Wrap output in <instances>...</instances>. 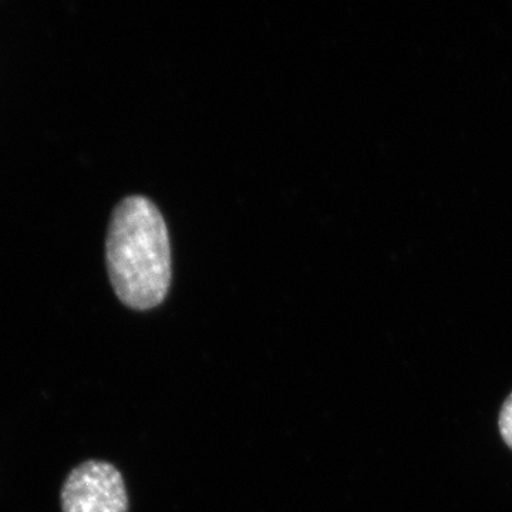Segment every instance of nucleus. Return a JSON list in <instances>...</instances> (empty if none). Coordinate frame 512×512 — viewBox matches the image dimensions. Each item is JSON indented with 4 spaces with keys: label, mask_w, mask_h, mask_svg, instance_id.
Wrapping results in <instances>:
<instances>
[{
    "label": "nucleus",
    "mask_w": 512,
    "mask_h": 512,
    "mask_svg": "<svg viewBox=\"0 0 512 512\" xmlns=\"http://www.w3.org/2000/svg\"><path fill=\"white\" fill-rule=\"evenodd\" d=\"M106 259L111 286L124 305L148 311L163 303L171 284V248L153 201L131 195L114 208Z\"/></svg>",
    "instance_id": "nucleus-1"
},
{
    "label": "nucleus",
    "mask_w": 512,
    "mask_h": 512,
    "mask_svg": "<svg viewBox=\"0 0 512 512\" xmlns=\"http://www.w3.org/2000/svg\"><path fill=\"white\" fill-rule=\"evenodd\" d=\"M63 512H127L123 476L113 464L90 460L74 468L62 488Z\"/></svg>",
    "instance_id": "nucleus-2"
},
{
    "label": "nucleus",
    "mask_w": 512,
    "mask_h": 512,
    "mask_svg": "<svg viewBox=\"0 0 512 512\" xmlns=\"http://www.w3.org/2000/svg\"><path fill=\"white\" fill-rule=\"evenodd\" d=\"M500 431L505 443L512 448V394L505 400L503 409H501Z\"/></svg>",
    "instance_id": "nucleus-3"
}]
</instances>
